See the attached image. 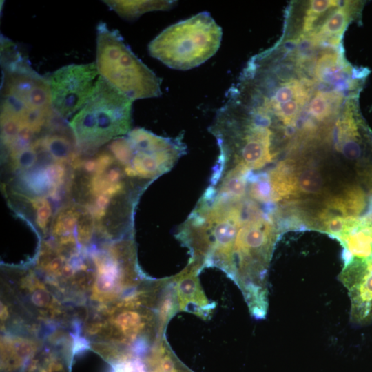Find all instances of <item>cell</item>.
Segmentation results:
<instances>
[{"instance_id":"cell-1","label":"cell","mask_w":372,"mask_h":372,"mask_svg":"<svg viewBox=\"0 0 372 372\" xmlns=\"http://www.w3.org/2000/svg\"><path fill=\"white\" fill-rule=\"evenodd\" d=\"M152 181L134 159L123 136L91 155L76 156L69 202L90 213L102 238L121 240L134 234L136 205Z\"/></svg>"},{"instance_id":"cell-2","label":"cell","mask_w":372,"mask_h":372,"mask_svg":"<svg viewBox=\"0 0 372 372\" xmlns=\"http://www.w3.org/2000/svg\"><path fill=\"white\" fill-rule=\"evenodd\" d=\"M78 156L71 131L57 124L32 142L3 155V194L9 205L43 234L69 203L73 163Z\"/></svg>"},{"instance_id":"cell-3","label":"cell","mask_w":372,"mask_h":372,"mask_svg":"<svg viewBox=\"0 0 372 372\" xmlns=\"http://www.w3.org/2000/svg\"><path fill=\"white\" fill-rule=\"evenodd\" d=\"M1 140L3 151L23 147L52 127L55 118L48 79L11 40L1 37Z\"/></svg>"},{"instance_id":"cell-4","label":"cell","mask_w":372,"mask_h":372,"mask_svg":"<svg viewBox=\"0 0 372 372\" xmlns=\"http://www.w3.org/2000/svg\"><path fill=\"white\" fill-rule=\"evenodd\" d=\"M132 102L99 76L93 94L68 123L79 155H91L127 134Z\"/></svg>"},{"instance_id":"cell-5","label":"cell","mask_w":372,"mask_h":372,"mask_svg":"<svg viewBox=\"0 0 372 372\" xmlns=\"http://www.w3.org/2000/svg\"><path fill=\"white\" fill-rule=\"evenodd\" d=\"M99 74L122 94L134 100L161 95V79L139 59L117 30L101 21L96 26Z\"/></svg>"},{"instance_id":"cell-6","label":"cell","mask_w":372,"mask_h":372,"mask_svg":"<svg viewBox=\"0 0 372 372\" xmlns=\"http://www.w3.org/2000/svg\"><path fill=\"white\" fill-rule=\"evenodd\" d=\"M222 37L220 25L209 12H202L163 30L149 43L148 51L167 67L187 70L213 56Z\"/></svg>"},{"instance_id":"cell-7","label":"cell","mask_w":372,"mask_h":372,"mask_svg":"<svg viewBox=\"0 0 372 372\" xmlns=\"http://www.w3.org/2000/svg\"><path fill=\"white\" fill-rule=\"evenodd\" d=\"M99 76L94 63L68 65L54 71L48 79L56 116L66 120L81 110L93 94Z\"/></svg>"},{"instance_id":"cell-8","label":"cell","mask_w":372,"mask_h":372,"mask_svg":"<svg viewBox=\"0 0 372 372\" xmlns=\"http://www.w3.org/2000/svg\"><path fill=\"white\" fill-rule=\"evenodd\" d=\"M338 279L351 301L350 320L358 326L372 323V259L342 257Z\"/></svg>"},{"instance_id":"cell-9","label":"cell","mask_w":372,"mask_h":372,"mask_svg":"<svg viewBox=\"0 0 372 372\" xmlns=\"http://www.w3.org/2000/svg\"><path fill=\"white\" fill-rule=\"evenodd\" d=\"M49 232L59 245L85 244L96 229L93 217L85 208L68 203L54 216Z\"/></svg>"},{"instance_id":"cell-10","label":"cell","mask_w":372,"mask_h":372,"mask_svg":"<svg viewBox=\"0 0 372 372\" xmlns=\"http://www.w3.org/2000/svg\"><path fill=\"white\" fill-rule=\"evenodd\" d=\"M200 269L192 265L173 279L178 309L206 318L213 309L202 290L197 273Z\"/></svg>"},{"instance_id":"cell-11","label":"cell","mask_w":372,"mask_h":372,"mask_svg":"<svg viewBox=\"0 0 372 372\" xmlns=\"http://www.w3.org/2000/svg\"><path fill=\"white\" fill-rule=\"evenodd\" d=\"M338 240L344 247L342 256L372 259V208L364 216L355 218Z\"/></svg>"},{"instance_id":"cell-12","label":"cell","mask_w":372,"mask_h":372,"mask_svg":"<svg viewBox=\"0 0 372 372\" xmlns=\"http://www.w3.org/2000/svg\"><path fill=\"white\" fill-rule=\"evenodd\" d=\"M359 5L358 1H346L342 7L336 8L324 23L311 34L313 41L316 44L323 42L333 45L338 43L352 15L358 12Z\"/></svg>"},{"instance_id":"cell-13","label":"cell","mask_w":372,"mask_h":372,"mask_svg":"<svg viewBox=\"0 0 372 372\" xmlns=\"http://www.w3.org/2000/svg\"><path fill=\"white\" fill-rule=\"evenodd\" d=\"M366 205V196L363 189L352 185L340 194L328 198L322 209L332 216L356 218L363 211Z\"/></svg>"},{"instance_id":"cell-14","label":"cell","mask_w":372,"mask_h":372,"mask_svg":"<svg viewBox=\"0 0 372 372\" xmlns=\"http://www.w3.org/2000/svg\"><path fill=\"white\" fill-rule=\"evenodd\" d=\"M111 10L121 17L133 20L141 15L154 10H167L172 8L174 1H103Z\"/></svg>"},{"instance_id":"cell-15","label":"cell","mask_w":372,"mask_h":372,"mask_svg":"<svg viewBox=\"0 0 372 372\" xmlns=\"http://www.w3.org/2000/svg\"><path fill=\"white\" fill-rule=\"evenodd\" d=\"M298 200L302 196H319L324 191V180L320 169L311 163L296 161Z\"/></svg>"},{"instance_id":"cell-16","label":"cell","mask_w":372,"mask_h":372,"mask_svg":"<svg viewBox=\"0 0 372 372\" xmlns=\"http://www.w3.org/2000/svg\"><path fill=\"white\" fill-rule=\"evenodd\" d=\"M347 67L342 58L335 52H325L318 59L315 65L316 77L327 83H335L343 79Z\"/></svg>"},{"instance_id":"cell-17","label":"cell","mask_w":372,"mask_h":372,"mask_svg":"<svg viewBox=\"0 0 372 372\" xmlns=\"http://www.w3.org/2000/svg\"><path fill=\"white\" fill-rule=\"evenodd\" d=\"M309 6L306 11L302 23L304 33L313 31L317 21L330 9L335 8L339 3L338 1L313 0L309 1Z\"/></svg>"},{"instance_id":"cell-18","label":"cell","mask_w":372,"mask_h":372,"mask_svg":"<svg viewBox=\"0 0 372 372\" xmlns=\"http://www.w3.org/2000/svg\"><path fill=\"white\" fill-rule=\"evenodd\" d=\"M335 94L319 91L314 95L308 105V112L316 120L327 118L332 110V102Z\"/></svg>"},{"instance_id":"cell-19","label":"cell","mask_w":372,"mask_h":372,"mask_svg":"<svg viewBox=\"0 0 372 372\" xmlns=\"http://www.w3.org/2000/svg\"><path fill=\"white\" fill-rule=\"evenodd\" d=\"M41 372H52V371H50L49 369H48V371H42Z\"/></svg>"}]
</instances>
